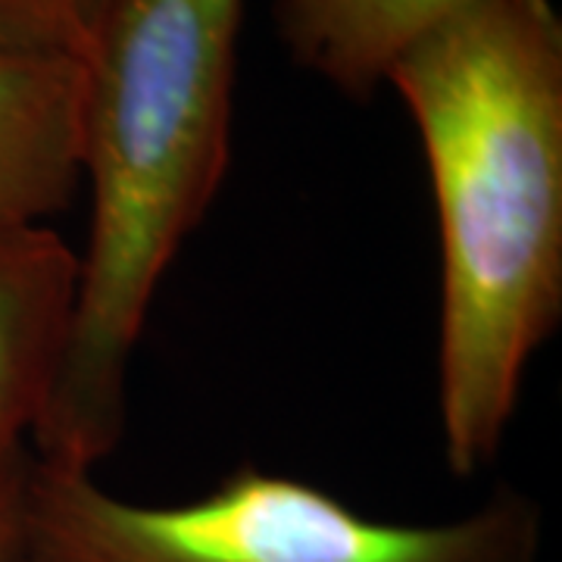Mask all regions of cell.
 <instances>
[{
	"instance_id": "7a4b0ae2",
	"label": "cell",
	"mask_w": 562,
	"mask_h": 562,
	"mask_svg": "<svg viewBox=\"0 0 562 562\" xmlns=\"http://www.w3.org/2000/svg\"><path fill=\"white\" fill-rule=\"evenodd\" d=\"M244 3L106 0L81 54L91 216L69 344L32 435L38 460L94 472L125 435L157 291L228 172Z\"/></svg>"
},
{
	"instance_id": "3957f363",
	"label": "cell",
	"mask_w": 562,
	"mask_h": 562,
	"mask_svg": "<svg viewBox=\"0 0 562 562\" xmlns=\"http://www.w3.org/2000/svg\"><path fill=\"white\" fill-rule=\"evenodd\" d=\"M541 506L509 484L457 519L384 522L250 462L194 501L138 503L32 453L16 562H541Z\"/></svg>"
},
{
	"instance_id": "ba28073f",
	"label": "cell",
	"mask_w": 562,
	"mask_h": 562,
	"mask_svg": "<svg viewBox=\"0 0 562 562\" xmlns=\"http://www.w3.org/2000/svg\"><path fill=\"white\" fill-rule=\"evenodd\" d=\"M29 472H32V450L0 462V562H16L20 557Z\"/></svg>"
},
{
	"instance_id": "6da1fadb",
	"label": "cell",
	"mask_w": 562,
	"mask_h": 562,
	"mask_svg": "<svg viewBox=\"0 0 562 562\" xmlns=\"http://www.w3.org/2000/svg\"><path fill=\"white\" fill-rule=\"evenodd\" d=\"M387 88L413 116L441 241L447 469L497 460L528 366L562 322V20L479 0L413 44Z\"/></svg>"
},
{
	"instance_id": "52a82bcc",
	"label": "cell",
	"mask_w": 562,
	"mask_h": 562,
	"mask_svg": "<svg viewBox=\"0 0 562 562\" xmlns=\"http://www.w3.org/2000/svg\"><path fill=\"white\" fill-rule=\"evenodd\" d=\"M106 0H0V47L85 54Z\"/></svg>"
},
{
	"instance_id": "8992f818",
	"label": "cell",
	"mask_w": 562,
	"mask_h": 562,
	"mask_svg": "<svg viewBox=\"0 0 562 562\" xmlns=\"http://www.w3.org/2000/svg\"><path fill=\"white\" fill-rule=\"evenodd\" d=\"M479 0H276V32L303 72L350 101L384 88L403 54Z\"/></svg>"
},
{
	"instance_id": "277c9868",
	"label": "cell",
	"mask_w": 562,
	"mask_h": 562,
	"mask_svg": "<svg viewBox=\"0 0 562 562\" xmlns=\"http://www.w3.org/2000/svg\"><path fill=\"white\" fill-rule=\"evenodd\" d=\"M79 250L47 225H0V462L32 450L60 372Z\"/></svg>"
},
{
	"instance_id": "5b68a950",
	"label": "cell",
	"mask_w": 562,
	"mask_h": 562,
	"mask_svg": "<svg viewBox=\"0 0 562 562\" xmlns=\"http://www.w3.org/2000/svg\"><path fill=\"white\" fill-rule=\"evenodd\" d=\"M81 184V60L0 47V225H47Z\"/></svg>"
}]
</instances>
